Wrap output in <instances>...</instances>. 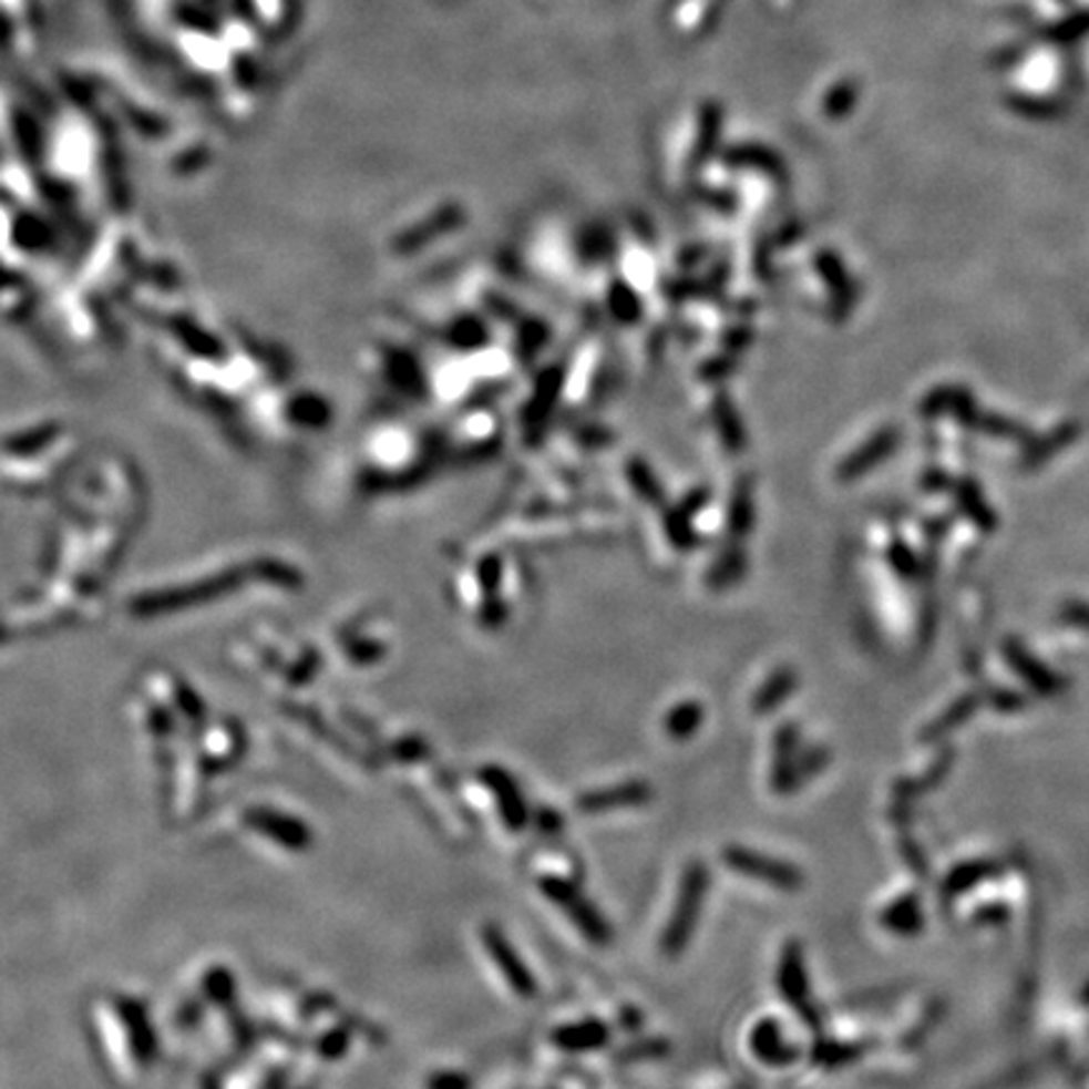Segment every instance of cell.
I'll list each match as a JSON object with an SVG mask.
<instances>
[{"mask_svg": "<svg viewBox=\"0 0 1089 1089\" xmlns=\"http://www.w3.org/2000/svg\"><path fill=\"white\" fill-rule=\"evenodd\" d=\"M651 798H654L651 784L630 780V782L606 787V790L585 792V794H581L578 802H575V808L585 814H603V812L640 808V804H646Z\"/></svg>", "mask_w": 1089, "mask_h": 1089, "instance_id": "8992f818", "label": "cell"}, {"mask_svg": "<svg viewBox=\"0 0 1089 1089\" xmlns=\"http://www.w3.org/2000/svg\"><path fill=\"white\" fill-rule=\"evenodd\" d=\"M790 691H792V676L790 674L774 676V679L770 681V686H764V689L757 694V699H754L757 713L772 711L777 707V703H780Z\"/></svg>", "mask_w": 1089, "mask_h": 1089, "instance_id": "4fadbf2b", "label": "cell"}, {"mask_svg": "<svg viewBox=\"0 0 1089 1089\" xmlns=\"http://www.w3.org/2000/svg\"><path fill=\"white\" fill-rule=\"evenodd\" d=\"M721 860L731 867V871L747 877H754V881L770 883L780 891H798L802 885V873L798 867L784 863V860H777L770 855L757 853V850L741 847V845H729L721 853Z\"/></svg>", "mask_w": 1089, "mask_h": 1089, "instance_id": "277c9868", "label": "cell"}, {"mask_svg": "<svg viewBox=\"0 0 1089 1089\" xmlns=\"http://www.w3.org/2000/svg\"><path fill=\"white\" fill-rule=\"evenodd\" d=\"M553 1045L573 1055H588L598 1051L610 1041V1027L600 1019H581L573 1024H563L553 1031Z\"/></svg>", "mask_w": 1089, "mask_h": 1089, "instance_id": "52a82bcc", "label": "cell"}, {"mask_svg": "<svg viewBox=\"0 0 1089 1089\" xmlns=\"http://www.w3.org/2000/svg\"><path fill=\"white\" fill-rule=\"evenodd\" d=\"M391 757L401 759V762H417V759L429 757V747L422 739H399L393 741Z\"/></svg>", "mask_w": 1089, "mask_h": 1089, "instance_id": "5bb4252c", "label": "cell"}, {"mask_svg": "<svg viewBox=\"0 0 1089 1089\" xmlns=\"http://www.w3.org/2000/svg\"><path fill=\"white\" fill-rule=\"evenodd\" d=\"M480 780L490 790L494 804H497L500 818L507 825V830L523 832L530 822V804L525 800L523 790H520L515 777L497 764H487L480 772Z\"/></svg>", "mask_w": 1089, "mask_h": 1089, "instance_id": "5b68a950", "label": "cell"}, {"mask_svg": "<svg viewBox=\"0 0 1089 1089\" xmlns=\"http://www.w3.org/2000/svg\"><path fill=\"white\" fill-rule=\"evenodd\" d=\"M537 825L543 832H547V835H553V832L561 830V814L553 812V810H545V812H537Z\"/></svg>", "mask_w": 1089, "mask_h": 1089, "instance_id": "2e32d148", "label": "cell"}, {"mask_svg": "<svg viewBox=\"0 0 1089 1089\" xmlns=\"http://www.w3.org/2000/svg\"><path fill=\"white\" fill-rule=\"evenodd\" d=\"M470 1087V1079L456 1072H444L432 1079V1089H466Z\"/></svg>", "mask_w": 1089, "mask_h": 1089, "instance_id": "9a60e30c", "label": "cell"}, {"mask_svg": "<svg viewBox=\"0 0 1089 1089\" xmlns=\"http://www.w3.org/2000/svg\"><path fill=\"white\" fill-rule=\"evenodd\" d=\"M777 984H780V992L787 1001H790L794 1009L800 1014H808L810 1009V992H808V974H804L802 954L798 944L784 946L782 960H780V974H777Z\"/></svg>", "mask_w": 1089, "mask_h": 1089, "instance_id": "ba28073f", "label": "cell"}, {"mask_svg": "<svg viewBox=\"0 0 1089 1089\" xmlns=\"http://www.w3.org/2000/svg\"><path fill=\"white\" fill-rule=\"evenodd\" d=\"M1072 618L1082 620V624H1089V610H1072Z\"/></svg>", "mask_w": 1089, "mask_h": 1089, "instance_id": "e0dca14e", "label": "cell"}, {"mask_svg": "<svg viewBox=\"0 0 1089 1089\" xmlns=\"http://www.w3.org/2000/svg\"><path fill=\"white\" fill-rule=\"evenodd\" d=\"M540 891L551 903H555L567 918L573 921V926L578 928L590 944L596 946H608L613 941V928L606 915H603L596 903H593L588 895H585L578 885L565 881V877H540Z\"/></svg>", "mask_w": 1089, "mask_h": 1089, "instance_id": "7a4b0ae2", "label": "cell"}, {"mask_svg": "<svg viewBox=\"0 0 1089 1089\" xmlns=\"http://www.w3.org/2000/svg\"><path fill=\"white\" fill-rule=\"evenodd\" d=\"M480 938L484 951H487V956L492 958V964L497 966V972L510 984L512 992L523 996V999H533L537 994V978L533 972H530L525 958L517 954V948L507 938V933L500 926H494V923H487V926H482Z\"/></svg>", "mask_w": 1089, "mask_h": 1089, "instance_id": "3957f363", "label": "cell"}, {"mask_svg": "<svg viewBox=\"0 0 1089 1089\" xmlns=\"http://www.w3.org/2000/svg\"><path fill=\"white\" fill-rule=\"evenodd\" d=\"M772 784L777 792H792L798 784V767H794V731L782 729L774 747Z\"/></svg>", "mask_w": 1089, "mask_h": 1089, "instance_id": "8fae6325", "label": "cell"}, {"mask_svg": "<svg viewBox=\"0 0 1089 1089\" xmlns=\"http://www.w3.org/2000/svg\"><path fill=\"white\" fill-rule=\"evenodd\" d=\"M703 709L699 701H681L664 717V734L674 741L691 739L701 729Z\"/></svg>", "mask_w": 1089, "mask_h": 1089, "instance_id": "7c38bea8", "label": "cell"}, {"mask_svg": "<svg viewBox=\"0 0 1089 1089\" xmlns=\"http://www.w3.org/2000/svg\"><path fill=\"white\" fill-rule=\"evenodd\" d=\"M255 825L263 830L265 835H270L276 843L286 845L288 850H306L310 845V830L304 822L288 818V814L278 812H260L255 818Z\"/></svg>", "mask_w": 1089, "mask_h": 1089, "instance_id": "9c48e42d", "label": "cell"}, {"mask_svg": "<svg viewBox=\"0 0 1089 1089\" xmlns=\"http://www.w3.org/2000/svg\"><path fill=\"white\" fill-rule=\"evenodd\" d=\"M749 1045H752L754 1055L767 1061V1065H787V1061L794 1059V1049L787 1045L780 1024L772 1019L757 1024L752 1037H749Z\"/></svg>", "mask_w": 1089, "mask_h": 1089, "instance_id": "30bf717a", "label": "cell"}, {"mask_svg": "<svg viewBox=\"0 0 1089 1089\" xmlns=\"http://www.w3.org/2000/svg\"><path fill=\"white\" fill-rule=\"evenodd\" d=\"M709 885H711L709 865L701 863V860H691V863L684 867L671 918L666 921L661 941H658L661 956L679 958L684 951L689 948L694 933H697L699 926L703 901H707L709 895Z\"/></svg>", "mask_w": 1089, "mask_h": 1089, "instance_id": "6da1fadb", "label": "cell"}]
</instances>
